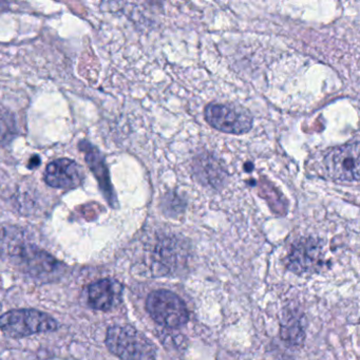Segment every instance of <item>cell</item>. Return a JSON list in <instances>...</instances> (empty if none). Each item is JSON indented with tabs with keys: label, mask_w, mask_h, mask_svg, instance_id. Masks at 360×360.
<instances>
[{
	"label": "cell",
	"mask_w": 360,
	"mask_h": 360,
	"mask_svg": "<svg viewBox=\"0 0 360 360\" xmlns=\"http://www.w3.org/2000/svg\"><path fill=\"white\" fill-rule=\"evenodd\" d=\"M12 257L18 260L20 266H24L25 271L37 277L53 275L60 271V262L53 256L48 254L32 244H24L14 248Z\"/></svg>",
	"instance_id": "cell-7"
},
{
	"label": "cell",
	"mask_w": 360,
	"mask_h": 360,
	"mask_svg": "<svg viewBox=\"0 0 360 360\" xmlns=\"http://www.w3.org/2000/svg\"><path fill=\"white\" fill-rule=\"evenodd\" d=\"M304 332L302 328V318L300 316L292 315L290 319L284 320L281 326V337L284 340L292 343H300L302 341Z\"/></svg>",
	"instance_id": "cell-12"
},
{
	"label": "cell",
	"mask_w": 360,
	"mask_h": 360,
	"mask_svg": "<svg viewBox=\"0 0 360 360\" xmlns=\"http://www.w3.org/2000/svg\"><path fill=\"white\" fill-rule=\"evenodd\" d=\"M205 119L214 129L236 136L248 134L252 127V115L233 104L212 103L206 107Z\"/></svg>",
	"instance_id": "cell-5"
},
{
	"label": "cell",
	"mask_w": 360,
	"mask_h": 360,
	"mask_svg": "<svg viewBox=\"0 0 360 360\" xmlns=\"http://www.w3.org/2000/svg\"><path fill=\"white\" fill-rule=\"evenodd\" d=\"M123 285L106 278L90 284L87 288L88 304L96 311H108L121 303Z\"/></svg>",
	"instance_id": "cell-9"
},
{
	"label": "cell",
	"mask_w": 360,
	"mask_h": 360,
	"mask_svg": "<svg viewBox=\"0 0 360 360\" xmlns=\"http://www.w3.org/2000/svg\"><path fill=\"white\" fill-rule=\"evenodd\" d=\"M18 134L16 120L11 112L0 110V144H9Z\"/></svg>",
	"instance_id": "cell-13"
},
{
	"label": "cell",
	"mask_w": 360,
	"mask_h": 360,
	"mask_svg": "<svg viewBox=\"0 0 360 360\" xmlns=\"http://www.w3.org/2000/svg\"><path fill=\"white\" fill-rule=\"evenodd\" d=\"M326 174L335 181L355 183L359 180V143L335 147L324 158Z\"/></svg>",
	"instance_id": "cell-4"
},
{
	"label": "cell",
	"mask_w": 360,
	"mask_h": 360,
	"mask_svg": "<svg viewBox=\"0 0 360 360\" xmlns=\"http://www.w3.org/2000/svg\"><path fill=\"white\" fill-rule=\"evenodd\" d=\"M146 309L158 324L166 328H181L189 320L188 309L184 301L170 290L150 292L147 297Z\"/></svg>",
	"instance_id": "cell-3"
},
{
	"label": "cell",
	"mask_w": 360,
	"mask_h": 360,
	"mask_svg": "<svg viewBox=\"0 0 360 360\" xmlns=\"http://www.w3.org/2000/svg\"><path fill=\"white\" fill-rule=\"evenodd\" d=\"M81 166L71 159H58L48 164L44 174L46 184L53 188L73 189L83 182Z\"/></svg>",
	"instance_id": "cell-8"
},
{
	"label": "cell",
	"mask_w": 360,
	"mask_h": 360,
	"mask_svg": "<svg viewBox=\"0 0 360 360\" xmlns=\"http://www.w3.org/2000/svg\"><path fill=\"white\" fill-rule=\"evenodd\" d=\"M79 149L85 155L86 162H87L92 174L98 180L105 199L108 201L110 205H115L117 203V197H115V191H113L108 167H107L106 162H105L102 153L96 146L90 144L87 141H82L79 143Z\"/></svg>",
	"instance_id": "cell-10"
},
{
	"label": "cell",
	"mask_w": 360,
	"mask_h": 360,
	"mask_svg": "<svg viewBox=\"0 0 360 360\" xmlns=\"http://www.w3.org/2000/svg\"><path fill=\"white\" fill-rule=\"evenodd\" d=\"M324 265L322 245L318 240H299L292 245L286 259V266L295 274L317 273Z\"/></svg>",
	"instance_id": "cell-6"
},
{
	"label": "cell",
	"mask_w": 360,
	"mask_h": 360,
	"mask_svg": "<svg viewBox=\"0 0 360 360\" xmlns=\"http://www.w3.org/2000/svg\"><path fill=\"white\" fill-rule=\"evenodd\" d=\"M105 342L109 351L121 360H157L155 345L134 326H110Z\"/></svg>",
	"instance_id": "cell-1"
},
{
	"label": "cell",
	"mask_w": 360,
	"mask_h": 360,
	"mask_svg": "<svg viewBox=\"0 0 360 360\" xmlns=\"http://www.w3.org/2000/svg\"><path fill=\"white\" fill-rule=\"evenodd\" d=\"M58 326L49 314L35 309H12L0 316V330L10 338L56 332Z\"/></svg>",
	"instance_id": "cell-2"
},
{
	"label": "cell",
	"mask_w": 360,
	"mask_h": 360,
	"mask_svg": "<svg viewBox=\"0 0 360 360\" xmlns=\"http://www.w3.org/2000/svg\"><path fill=\"white\" fill-rule=\"evenodd\" d=\"M9 4L8 3H0V12L4 11V10L8 9L9 8Z\"/></svg>",
	"instance_id": "cell-14"
},
{
	"label": "cell",
	"mask_w": 360,
	"mask_h": 360,
	"mask_svg": "<svg viewBox=\"0 0 360 360\" xmlns=\"http://www.w3.org/2000/svg\"><path fill=\"white\" fill-rule=\"evenodd\" d=\"M195 172L202 183L212 187L221 186L226 176L219 162L210 155H204L195 160Z\"/></svg>",
	"instance_id": "cell-11"
}]
</instances>
